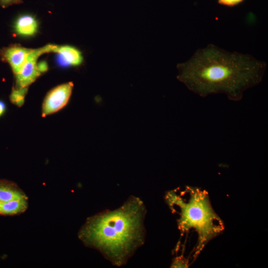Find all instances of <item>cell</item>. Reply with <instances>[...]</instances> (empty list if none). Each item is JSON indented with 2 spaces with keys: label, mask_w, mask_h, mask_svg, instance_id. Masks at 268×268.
<instances>
[{
  "label": "cell",
  "mask_w": 268,
  "mask_h": 268,
  "mask_svg": "<svg viewBox=\"0 0 268 268\" xmlns=\"http://www.w3.org/2000/svg\"><path fill=\"white\" fill-rule=\"evenodd\" d=\"M267 67L251 55L229 52L209 44L177 65V77L201 97L222 93L238 101L246 90L262 81Z\"/></svg>",
  "instance_id": "6da1fadb"
},
{
  "label": "cell",
  "mask_w": 268,
  "mask_h": 268,
  "mask_svg": "<svg viewBox=\"0 0 268 268\" xmlns=\"http://www.w3.org/2000/svg\"><path fill=\"white\" fill-rule=\"evenodd\" d=\"M146 206L131 196L113 210H105L88 217L78 237L88 247L99 251L112 265L127 264L145 243Z\"/></svg>",
  "instance_id": "7a4b0ae2"
},
{
  "label": "cell",
  "mask_w": 268,
  "mask_h": 268,
  "mask_svg": "<svg viewBox=\"0 0 268 268\" xmlns=\"http://www.w3.org/2000/svg\"><path fill=\"white\" fill-rule=\"evenodd\" d=\"M191 190V197L188 203L173 191L168 192L165 199L169 206L175 205L180 208L179 228L184 231L194 228L199 235V247H202L222 230L223 226L218 222L219 217L213 210L207 195L198 189Z\"/></svg>",
  "instance_id": "3957f363"
},
{
  "label": "cell",
  "mask_w": 268,
  "mask_h": 268,
  "mask_svg": "<svg viewBox=\"0 0 268 268\" xmlns=\"http://www.w3.org/2000/svg\"><path fill=\"white\" fill-rule=\"evenodd\" d=\"M56 45H48L42 48L32 50L27 57L21 70L16 74V87H27L41 74L37 68V61L43 54L53 52Z\"/></svg>",
  "instance_id": "277c9868"
},
{
  "label": "cell",
  "mask_w": 268,
  "mask_h": 268,
  "mask_svg": "<svg viewBox=\"0 0 268 268\" xmlns=\"http://www.w3.org/2000/svg\"><path fill=\"white\" fill-rule=\"evenodd\" d=\"M73 83L68 82L58 86L47 95L42 105V116L45 117L63 108L68 102Z\"/></svg>",
  "instance_id": "5b68a950"
},
{
  "label": "cell",
  "mask_w": 268,
  "mask_h": 268,
  "mask_svg": "<svg viewBox=\"0 0 268 268\" xmlns=\"http://www.w3.org/2000/svg\"><path fill=\"white\" fill-rule=\"evenodd\" d=\"M32 50L20 46H12L6 48L2 55L10 65L13 72L17 74L21 70L28 55Z\"/></svg>",
  "instance_id": "8992f818"
},
{
  "label": "cell",
  "mask_w": 268,
  "mask_h": 268,
  "mask_svg": "<svg viewBox=\"0 0 268 268\" xmlns=\"http://www.w3.org/2000/svg\"><path fill=\"white\" fill-rule=\"evenodd\" d=\"M54 52L58 53V61L64 66L80 65L83 61L81 53L75 48L70 46H56Z\"/></svg>",
  "instance_id": "52a82bcc"
},
{
  "label": "cell",
  "mask_w": 268,
  "mask_h": 268,
  "mask_svg": "<svg viewBox=\"0 0 268 268\" xmlns=\"http://www.w3.org/2000/svg\"><path fill=\"white\" fill-rule=\"evenodd\" d=\"M26 198L25 193L15 183L0 179V203Z\"/></svg>",
  "instance_id": "ba28073f"
},
{
  "label": "cell",
  "mask_w": 268,
  "mask_h": 268,
  "mask_svg": "<svg viewBox=\"0 0 268 268\" xmlns=\"http://www.w3.org/2000/svg\"><path fill=\"white\" fill-rule=\"evenodd\" d=\"M37 21L30 15H23L18 17L14 26L16 33L23 36L34 35L37 32Z\"/></svg>",
  "instance_id": "9c48e42d"
},
{
  "label": "cell",
  "mask_w": 268,
  "mask_h": 268,
  "mask_svg": "<svg viewBox=\"0 0 268 268\" xmlns=\"http://www.w3.org/2000/svg\"><path fill=\"white\" fill-rule=\"evenodd\" d=\"M28 198L0 203V215L11 216L20 214L28 208Z\"/></svg>",
  "instance_id": "30bf717a"
},
{
  "label": "cell",
  "mask_w": 268,
  "mask_h": 268,
  "mask_svg": "<svg viewBox=\"0 0 268 268\" xmlns=\"http://www.w3.org/2000/svg\"><path fill=\"white\" fill-rule=\"evenodd\" d=\"M27 91V87L13 88L10 95L11 102L17 106H21L24 102V98Z\"/></svg>",
  "instance_id": "8fae6325"
},
{
  "label": "cell",
  "mask_w": 268,
  "mask_h": 268,
  "mask_svg": "<svg viewBox=\"0 0 268 268\" xmlns=\"http://www.w3.org/2000/svg\"><path fill=\"white\" fill-rule=\"evenodd\" d=\"M188 262L182 257L176 258L171 265V268H187Z\"/></svg>",
  "instance_id": "7c38bea8"
},
{
  "label": "cell",
  "mask_w": 268,
  "mask_h": 268,
  "mask_svg": "<svg viewBox=\"0 0 268 268\" xmlns=\"http://www.w3.org/2000/svg\"><path fill=\"white\" fill-rule=\"evenodd\" d=\"M243 0H218L219 3L226 6H234L242 2Z\"/></svg>",
  "instance_id": "4fadbf2b"
},
{
  "label": "cell",
  "mask_w": 268,
  "mask_h": 268,
  "mask_svg": "<svg viewBox=\"0 0 268 268\" xmlns=\"http://www.w3.org/2000/svg\"><path fill=\"white\" fill-rule=\"evenodd\" d=\"M37 68L41 73L46 71L48 70V65L46 62L42 61L37 63Z\"/></svg>",
  "instance_id": "5bb4252c"
},
{
  "label": "cell",
  "mask_w": 268,
  "mask_h": 268,
  "mask_svg": "<svg viewBox=\"0 0 268 268\" xmlns=\"http://www.w3.org/2000/svg\"><path fill=\"white\" fill-rule=\"evenodd\" d=\"M19 1L20 0H0V3L4 6L18 3Z\"/></svg>",
  "instance_id": "9a60e30c"
},
{
  "label": "cell",
  "mask_w": 268,
  "mask_h": 268,
  "mask_svg": "<svg viewBox=\"0 0 268 268\" xmlns=\"http://www.w3.org/2000/svg\"><path fill=\"white\" fill-rule=\"evenodd\" d=\"M6 111V105L5 103L0 100V117L2 116Z\"/></svg>",
  "instance_id": "2e32d148"
}]
</instances>
